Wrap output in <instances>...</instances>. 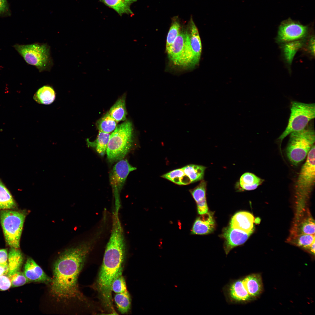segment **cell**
Segmentation results:
<instances>
[{"instance_id":"6da1fadb","label":"cell","mask_w":315,"mask_h":315,"mask_svg":"<svg viewBox=\"0 0 315 315\" xmlns=\"http://www.w3.org/2000/svg\"><path fill=\"white\" fill-rule=\"evenodd\" d=\"M102 231L99 230L91 238L74 247L67 249L58 256L53 267L50 291L60 299L81 298L77 279L86 258L99 240Z\"/></svg>"},{"instance_id":"7a4b0ae2","label":"cell","mask_w":315,"mask_h":315,"mask_svg":"<svg viewBox=\"0 0 315 315\" xmlns=\"http://www.w3.org/2000/svg\"><path fill=\"white\" fill-rule=\"evenodd\" d=\"M125 247L124 234L119 215L113 213L111 235L98 279L99 289L105 301L110 306L111 305V284L115 276L122 270Z\"/></svg>"},{"instance_id":"3957f363","label":"cell","mask_w":315,"mask_h":315,"mask_svg":"<svg viewBox=\"0 0 315 315\" xmlns=\"http://www.w3.org/2000/svg\"><path fill=\"white\" fill-rule=\"evenodd\" d=\"M133 128L131 122L126 121L117 126L109 137L106 153L111 162L123 159L133 145Z\"/></svg>"},{"instance_id":"277c9868","label":"cell","mask_w":315,"mask_h":315,"mask_svg":"<svg viewBox=\"0 0 315 315\" xmlns=\"http://www.w3.org/2000/svg\"><path fill=\"white\" fill-rule=\"evenodd\" d=\"M286 150V156L291 164L297 166L304 160L315 141L313 127L308 126L301 131L290 134Z\"/></svg>"},{"instance_id":"5b68a950","label":"cell","mask_w":315,"mask_h":315,"mask_svg":"<svg viewBox=\"0 0 315 315\" xmlns=\"http://www.w3.org/2000/svg\"><path fill=\"white\" fill-rule=\"evenodd\" d=\"M13 47L27 63L35 66L40 72L50 70L53 62L50 47L46 43L16 44Z\"/></svg>"},{"instance_id":"8992f818","label":"cell","mask_w":315,"mask_h":315,"mask_svg":"<svg viewBox=\"0 0 315 315\" xmlns=\"http://www.w3.org/2000/svg\"><path fill=\"white\" fill-rule=\"evenodd\" d=\"M315 146L311 148L302 165L295 186L298 205H304L315 184Z\"/></svg>"},{"instance_id":"52a82bcc","label":"cell","mask_w":315,"mask_h":315,"mask_svg":"<svg viewBox=\"0 0 315 315\" xmlns=\"http://www.w3.org/2000/svg\"><path fill=\"white\" fill-rule=\"evenodd\" d=\"M25 212L1 210L0 219L6 242L10 247L19 249L20 241L26 217Z\"/></svg>"},{"instance_id":"ba28073f","label":"cell","mask_w":315,"mask_h":315,"mask_svg":"<svg viewBox=\"0 0 315 315\" xmlns=\"http://www.w3.org/2000/svg\"><path fill=\"white\" fill-rule=\"evenodd\" d=\"M291 113L288 125L278 138L281 143L284 139L291 133L304 129L309 121L315 117V105L295 101L291 103Z\"/></svg>"},{"instance_id":"9c48e42d","label":"cell","mask_w":315,"mask_h":315,"mask_svg":"<svg viewBox=\"0 0 315 315\" xmlns=\"http://www.w3.org/2000/svg\"><path fill=\"white\" fill-rule=\"evenodd\" d=\"M168 57L173 64L184 67L193 68L196 64L187 29L180 31L173 43Z\"/></svg>"},{"instance_id":"30bf717a","label":"cell","mask_w":315,"mask_h":315,"mask_svg":"<svg viewBox=\"0 0 315 315\" xmlns=\"http://www.w3.org/2000/svg\"><path fill=\"white\" fill-rule=\"evenodd\" d=\"M136 168L131 165L128 160L123 159L114 165L110 174V181L114 198V212L119 214L121 207L120 192L129 173Z\"/></svg>"},{"instance_id":"8fae6325","label":"cell","mask_w":315,"mask_h":315,"mask_svg":"<svg viewBox=\"0 0 315 315\" xmlns=\"http://www.w3.org/2000/svg\"><path fill=\"white\" fill-rule=\"evenodd\" d=\"M308 27L290 18L282 21L279 26L276 41L281 44L302 39L308 34Z\"/></svg>"},{"instance_id":"7c38bea8","label":"cell","mask_w":315,"mask_h":315,"mask_svg":"<svg viewBox=\"0 0 315 315\" xmlns=\"http://www.w3.org/2000/svg\"><path fill=\"white\" fill-rule=\"evenodd\" d=\"M315 235V222L309 210L305 208L296 215L290 235Z\"/></svg>"},{"instance_id":"4fadbf2b","label":"cell","mask_w":315,"mask_h":315,"mask_svg":"<svg viewBox=\"0 0 315 315\" xmlns=\"http://www.w3.org/2000/svg\"><path fill=\"white\" fill-rule=\"evenodd\" d=\"M251 235L230 226L224 229L222 236L225 239L224 249L226 254L227 255L234 248L244 243Z\"/></svg>"},{"instance_id":"5bb4252c","label":"cell","mask_w":315,"mask_h":315,"mask_svg":"<svg viewBox=\"0 0 315 315\" xmlns=\"http://www.w3.org/2000/svg\"><path fill=\"white\" fill-rule=\"evenodd\" d=\"M24 273L30 282L50 284L52 279L48 276L41 268L31 258L27 259L24 265Z\"/></svg>"},{"instance_id":"9a60e30c","label":"cell","mask_w":315,"mask_h":315,"mask_svg":"<svg viewBox=\"0 0 315 315\" xmlns=\"http://www.w3.org/2000/svg\"><path fill=\"white\" fill-rule=\"evenodd\" d=\"M254 218L251 213L246 211L239 212L232 218L230 226L232 228L251 234L254 231Z\"/></svg>"},{"instance_id":"2e32d148","label":"cell","mask_w":315,"mask_h":315,"mask_svg":"<svg viewBox=\"0 0 315 315\" xmlns=\"http://www.w3.org/2000/svg\"><path fill=\"white\" fill-rule=\"evenodd\" d=\"M215 228L213 215L210 212L201 215L195 221L191 230L192 234L202 235L211 233Z\"/></svg>"},{"instance_id":"e0dca14e","label":"cell","mask_w":315,"mask_h":315,"mask_svg":"<svg viewBox=\"0 0 315 315\" xmlns=\"http://www.w3.org/2000/svg\"><path fill=\"white\" fill-rule=\"evenodd\" d=\"M188 29L195 61L197 65L200 59L202 45L198 29L192 17L190 20Z\"/></svg>"},{"instance_id":"ac0fdd59","label":"cell","mask_w":315,"mask_h":315,"mask_svg":"<svg viewBox=\"0 0 315 315\" xmlns=\"http://www.w3.org/2000/svg\"><path fill=\"white\" fill-rule=\"evenodd\" d=\"M206 186L207 182L202 180L197 186L190 190L196 203L198 213L201 215L208 212L206 196Z\"/></svg>"},{"instance_id":"d6986e66","label":"cell","mask_w":315,"mask_h":315,"mask_svg":"<svg viewBox=\"0 0 315 315\" xmlns=\"http://www.w3.org/2000/svg\"><path fill=\"white\" fill-rule=\"evenodd\" d=\"M107 7L116 12L120 16L123 14L133 15L131 5L136 0H99Z\"/></svg>"},{"instance_id":"ffe728a7","label":"cell","mask_w":315,"mask_h":315,"mask_svg":"<svg viewBox=\"0 0 315 315\" xmlns=\"http://www.w3.org/2000/svg\"><path fill=\"white\" fill-rule=\"evenodd\" d=\"M9 276L20 271L23 262L22 254L19 249L11 247L8 255Z\"/></svg>"},{"instance_id":"44dd1931","label":"cell","mask_w":315,"mask_h":315,"mask_svg":"<svg viewBox=\"0 0 315 315\" xmlns=\"http://www.w3.org/2000/svg\"><path fill=\"white\" fill-rule=\"evenodd\" d=\"M304 43V41L301 39L282 44L281 48L283 55L289 65L291 64L295 54L303 46Z\"/></svg>"},{"instance_id":"7402d4cb","label":"cell","mask_w":315,"mask_h":315,"mask_svg":"<svg viewBox=\"0 0 315 315\" xmlns=\"http://www.w3.org/2000/svg\"><path fill=\"white\" fill-rule=\"evenodd\" d=\"M55 97V92L53 88L49 85H45L38 90L33 98L38 103L48 105L54 102Z\"/></svg>"},{"instance_id":"603a6c76","label":"cell","mask_w":315,"mask_h":315,"mask_svg":"<svg viewBox=\"0 0 315 315\" xmlns=\"http://www.w3.org/2000/svg\"><path fill=\"white\" fill-rule=\"evenodd\" d=\"M264 181L253 174L246 172L241 176L239 183L243 189L251 190L256 189Z\"/></svg>"},{"instance_id":"cb8c5ba5","label":"cell","mask_w":315,"mask_h":315,"mask_svg":"<svg viewBox=\"0 0 315 315\" xmlns=\"http://www.w3.org/2000/svg\"><path fill=\"white\" fill-rule=\"evenodd\" d=\"M108 112L117 123L125 120L127 115L125 98L123 97L118 99Z\"/></svg>"},{"instance_id":"d4e9b609","label":"cell","mask_w":315,"mask_h":315,"mask_svg":"<svg viewBox=\"0 0 315 315\" xmlns=\"http://www.w3.org/2000/svg\"><path fill=\"white\" fill-rule=\"evenodd\" d=\"M181 168L192 183L202 180L206 167L202 165L190 164Z\"/></svg>"},{"instance_id":"484cf974","label":"cell","mask_w":315,"mask_h":315,"mask_svg":"<svg viewBox=\"0 0 315 315\" xmlns=\"http://www.w3.org/2000/svg\"><path fill=\"white\" fill-rule=\"evenodd\" d=\"M16 206L11 193L0 179V209H11Z\"/></svg>"},{"instance_id":"4316f807","label":"cell","mask_w":315,"mask_h":315,"mask_svg":"<svg viewBox=\"0 0 315 315\" xmlns=\"http://www.w3.org/2000/svg\"><path fill=\"white\" fill-rule=\"evenodd\" d=\"M109 133L99 131L95 140L90 142L87 139L88 146L95 147L97 152L101 156H104L106 153L107 145L110 136Z\"/></svg>"},{"instance_id":"83f0119b","label":"cell","mask_w":315,"mask_h":315,"mask_svg":"<svg viewBox=\"0 0 315 315\" xmlns=\"http://www.w3.org/2000/svg\"><path fill=\"white\" fill-rule=\"evenodd\" d=\"M288 243L307 249L315 242V235L301 234L290 235L287 240Z\"/></svg>"},{"instance_id":"f1b7e54d","label":"cell","mask_w":315,"mask_h":315,"mask_svg":"<svg viewBox=\"0 0 315 315\" xmlns=\"http://www.w3.org/2000/svg\"><path fill=\"white\" fill-rule=\"evenodd\" d=\"M161 177L179 185H186L191 183L189 178L181 168L170 171Z\"/></svg>"},{"instance_id":"f546056e","label":"cell","mask_w":315,"mask_h":315,"mask_svg":"<svg viewBox=\"0 0 315 315\" xmlns=\"http://www.w3.org/2000/svg\"><path fill=\"white\" fill-rule=\"evenodd\" d=\"M178 16L172 19V23L167 38L166 51L167 53L170 51L172 46L180 33L181 25Z\"/></svg>"},{"instance_id":"4dcf8cb0","label":"cell","mask_w":315,"mask_h":315,"mask_svg":"<svg viewBox=\"0 0 315 315\" xmlns=\"http://www.w3.org/2000/svg\"><path fill=\"white\" fill-rule=\"evenodd\" d=\"M117 123L108 112L99 120L97 125L99 131L110 133L116 129Z\"/></svg>"},{"instance_id":"1f68e13d","label":"cell","mask_w":315,"mask_h":315,"mask_svg":"<svg viewBox=\"0 0 315 315\" xmlns=\"http://www.w3.org/2000/svg\"><path fill=\"white\" fill-rule=\"evenodd\" d=\"M115 302L118 310L122 314L128 312L130 309L131 299L129 293L126 290L123 293H116L114 297Z\"/></svg>"},{"instance_id":"d6a6232c","label":"cell","mask_w":315,"mask_h":315,"mask_svg":"<svg viewBox=\"0 0 315 315\" xmlns=\"http://www.w3.org/2000/svg\"><path fill=\"white\" fill-rule=\"evenodd\" d=\"M121 270L113 279L111 286V291L116 293H123L127 290L125 281Z\"/></svg>"},{"instance_id":"836d02e7","label":"cell","mask_w":315,"mask_h":315,"mask_svg":"<svg viewBox=\"0 0 315 315\" xmlns=\"http://www.w3.org/2000/svg\"><path fill=\"white\" fill-rule=\"evenodd\" d=\"M12 287H17L24 285L30 282L24 272L19 271L9 276Z\"/></svg>"},{"instance_id":"e575fe53","label":"cell","mask_w":315,"mask_h":315,"mask_svg":"<svg viewBox=\"0 0 315 315\" xmlns=\"http://www.w3.org/2000/svg\"><path fill=\"white\" fill-rule=\"evenodd\" d=\"M11 286L10 279L7 275L0 276V290L5 291Z\"/></svg>"},{"instance_id":"d590c367","label":"cell","mask_w":315,"mask_h":315,"mask_svg":"<svg viewBox=\"0 0 315 315\" xmlns=\"http://www.w3.org/2000/svg\"><path fill=\"white\" fill-rule=\"evenodd\" d=\"M307 50L309 54L312 57L315 56V37L312 35L309 38L307 43Z\"/></svg>"},{"instance_id":"8d00e7d4","label":"cell","mask_w":315,"mask_h":315,"mask_svg":"<svg viewBox=\"0 0 315 315\" xmlns=\"http://www.w3.org/2000/svg\"><path fill=\"white\" fill-rule=\"evenodd\" d=\"M8 254L7 250L5 249H0V264L8 265Z\"/></svg>"},{"instance_id":"74e56055","label":"cell","mask_w":315,"mask_h":315,"mask_svg":"<svg viewBox=\"0 0 315 315\" xmlns=\"http://www.w3.org/2000/svg\"><path fill=\"white\" fill-rule=\"evenodd\" d=\"M7 8L6 0H0V13L4 12L7 10Z\"/></svg>"},{"instance_id":"f35d334b","label":"cell","mask_w":315,"mask_h":315,"mask_svg":"<svg viewBox=\"0 0 315 315\" xmlns=\"http://www.w3.org/2000/svg\"><path fill=\"white\" fill-rule=\"evenodd\" d=\"M8 272V265L0 264V276L4 275H7Z\"/></svg>"},{"instance_id":"ab89813d","label":"cell","mask_w":315,"mask_h":315,"mask_svg":"<svg viewBox=\"0 0 315 315\" xmlns=\"http://www.w3.org/2000/svg\"><path fill=\"white\" fill-rule=\"evenodd\" d=\"M307 249H308L311 253L314 254L315 253V242L309 246Z\"/></svg>"}]
</instances>
